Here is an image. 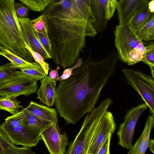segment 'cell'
I'll return each mask as SVG.
<instances>
[{
    "label": "cell",
    "instance_id": "6da1fadb",
    "mask_svg": "<svg viewBox=\"0 0 154 154\" xmlns=\"http://www.w3.org/2000/svg\"><path fill=\"white\" fill-rule=\"evenodd\" d=\"M117 61L110 54L101 60L95 61L90 52L69 78L60 81L54 103L60 117L69 124H75L91 112L104 86L115 73Z\"/></svg>",
    "mask_w": 154,
    "mask_h": 154
},
{
    "label": "cell",
    "instance_id": "7a4b0ae2",
    "mask_svg": "<svg viewBox=\"0 0 154 154\" xmlns=\"http://www.w3.org/2000/svg\"><path fill=\"white\" fill-rule=\"evenodd\" d=\"M14 3V0H0V45L27 61L32 62L34 59L25 47Z\"/></svg>",
    "mask_w": 154,
    "mask_h": 154
},
{
    "label": "cell",
    "instance_id": "3957f363",
    "mask_svg": "<svg viewBox=\"0 0 154 154\" xmlns=\"http://www.w3.org/2000/svg\"><path fill=\"white\" fill-rule=\"evenodd\" d=\"M113 103L110 98H105L97 107L88 113L79 131L69 145L65 154H88L99 122Z\"/></svg>",
    "mask_w": 154,
    "mask_h": 154
},
{
    "label": "cell",
    "instance_id": "277c9868",
    "mask_svg": "<svg viewBox=\"0 0 154 154\" xmlns=\"http://www.w3.org/2000/svg\"><path fill=\"white\" fill-rule=\"evenodd\" d=\"M115 45L119 59L132 65L141 61L145 50L142 41L128 25L117 26L114 32Z\"/></svg>",
    "mask_w": 154,
    "mask_h": 154
},
{
    "label": "cell",
    "instance_id": "5b68a950",
    "mask_svg": "<svg viewBox=\"0 0 154 154\" xmlns=\"http://www.w3.org/2000/svg\"><path fill=\"white\" fill-rule=\"evenodd\" d=\"M23 118L21 109L17 114L7 117L1 125V128L14 145L29 148L36 146L41 140V136L22 124Z\"/></svg>",
    "mask_w": 154,
    "mask_h": 154
},
{
    "label": "cell",
    "instance_id": "8992f818",
    "mask_svg": "<svg viewBox=\"0 0 154 154\" xmlns=\"http://www.w3.org/2000/svg\"><path fill=\"white\" fill-rule=\"evenodd\" d=\"M127 83L131 85L140 96L142 100L154 115V79L141 71L131 69L122 70Z\"/></svg>",
    "mask_w": 154,
    "mask_h": 154
},
{
    "label": "cell",
    "instance_id": "52a82bcc",
    "mask_svg": "<svg viewBox=\"0 0 154 154\" xmlns=\"http://www.w3.org/2000/svg\"><path fill=\"white\" fill-rule=\"evenodd\" d=\"M37 81L23 73L15 70L0 83V96H28L37 91Z\"/></svg>",
    "mask_w": 154,
    "mask_h": 154
},
{
    "label": "cell",
    "instance_id": "ba28073f",
    "mask_svg": "<svg viewBox=\"0 0 154 154\" xmlns=\"http://www.w3.org/2000/svg\"><path fill=\"white\" fill-rule=\"evenodd\" d=\"M147 107L146 103H143L132 108L127 111L124 120L120 125L117 132L119 145L128 149L133 145L136 124Z\"/></svg>",
    "mask_w": 154,
    "mask_h": 154
},
{
    "label": "cell",
    "instance_id": "9c48e42d",
    "mask_svg": "<svg viewBox=\"0 0 154 154\" xmlns=\"http://www.w3.org/2000/svg\"><path fill=\"white\" fill-rule=\"evenodd\" d=\"M58 123L52 122L40 134L41 140L51 154L66 153L68 144V136L65 132L61 134Z\"/></svg>",
    "mask_w": 154,
    "mask_h": 154
},
{
    "label": "cell",
    "instance_id": "30bf717a",
    "mask_svg": "<svg viewBox=\"0 0 154 154\" xmlns=\"http://www.w3.org/2000/svg\"><path fill=\"white\" fill-rule=\"evenodd\" d=\"M116 127L112 114L110 112L106 111L99 122L88 154H97L101 144L110 134L114 133Z\"/></svg>",
    "mask_w": 154,
    "mask_h": 154
},
{
    "label": "cell",
    "instance_id": "8fae6325",
    "mask_svg": "<svg viewBox=\"0 0 154 154\" xmlns=\"http://www.w3.org/2000/svg\"><path fill=\"white\" fill-rule=\"evenodd\" d=\"M149 0H120L117 10L119 25L128 24L137 14L148 8Z\"/></svg>",
    "mask_w": 154,
    "mask_h": 154
},
{
    "label": "cell",
    "instance_id": "7c38bea8",
    "mask_svg": "<svg viewBox=\"0 0 154 154\" xmlns=\"http://www.w3.org/2000/svg\"><path fill=\"white\" fill-rule=\"evenodd\" d=\"M25 42L32 50L39 54L44 60L52 59L41 44L30 23L29 18H18Z\"/></svg>",
    "mask_w": 154,
    "mask_h": 154
},
{
    "label": "cell",
    "instance_id": "4fadbf2b",
    "mask_svg": "<svg viewBox=\"0 0 154 154\" xmlns=\"http://www.w3.org/2000/svg\"><path fill=\"white\" fill-rule=\"evenodd\" d=\"M57 81L47 75L40 80L41 85L37 92V98L48 107L52 106L55 101Z\"/></svg>",
    "mask_w": 154,
    "mask_h": 154
},
{
    "label": "cell",
    "instance_id": "5bb4252c",
    "mask_svg": "<svg viewBox=\"0 0 154 154\" xmlns=\"http://www.w3.org/2000/svg\"><path fill=\"white\" fill-rule=\"evenodd\" d=\"M154 115L149 116L143 130L135 144L129 149L128 154H145L148 148L150 135L154 125Z\"/></svg>",
    "mask_w": 154,
    "mask_h": 154
},
{
    "label": "cell",
    "instance_id": "9a60e30c",
    "mask_svg": "<svg viewBox=\"0 0 154 154\" xmlns=\"http://www.w3.org/2000/svg\"><path fill=\"white\" fill-rule=\"evenodd\" d=\"M25 109L37 118L45 121L58 122L57 112L54 108L31 101Z\"/></svg>",
    "mask_w": 154,
    "mask_h": 154
},
{
    "label": "cell",
    "instance_id": "2e32d148",
    "mask_svg": "<svg viewBox=\"0 0 154 154\" xmlns=\"http://www.w3.org/2000/svg\"><path fill=\"white\" fill-rule=\"evenodd\" d=\"M91 7L93 13L95 22L93 24L96 30L103 31L107 27L105 8V0H91Z\"/></svg>",
    "mask_w": 154,
    "mask_h": 154
},
{
    "label": "cell",
    "instance_id": "e0dca14e",
    "mask_svg": "<svg viewBox=\"0 0 154 154\" xmlns=\"http://www.w3.org/2000/svg\"><path fill=\"white\" fill-rule=\"evenodd\" d=\"M0 122V154H35L30 148L19 147L14 145L1 127Z\"/></svg>",
    "mask_w": 154,
    "mask_h": 154
},
{
    "label": "cell",
    "instance_id": "ac0fdd59",
    "mask_svg": "<svg viewBox=\"0 0 154 154\" xmlns=\"http://www.w3.org/2000/svg\"><path fill=\"white\" fill-rule=\"evenodd\" d=\"M22 124L29 130L40 135L42 132L52 122L42 120L28 112L25 108L22 109Z\"/></svg>",
    "mask_w": 154,
    "mask_h": 154
},
{
    "label": "cell",
    "instance_id": "d6986e66",
    "mask_svg": "<svg viewBox=\"0 0 154 154\" xmlns=\"http://www.w3.org/2000/svg\"><path fill=\"white\" fill-rule=\"evenodd\" d=\"M0 55L8 59L15 69L32 68L39 64L36 61L32 63L27 61L5 47L0 45Z\"/></svg>",
    "mask_w": 154,
    "mask_h": 154
},
{
    "label": "cell",
    "instance_id": "ffe728a7",
    "mask_svg": "<svg viewBox=\"0 0 154 154\" xmlns=\"http://www.w3.org/2000/svg\"><path fill=\"white\" fill-rule=\"evenodd\" d=\"M73 7L87 21L94 24L95 18L91 7V0H71Z\"/></svg>",
    "mask_w": 154,
    "mask_h": 154
},
{
    "label": "cell",
    "instance_id": "44dd1931",
    "mask_svg": "<svg viewBox=\"0 0 154 154\" xmlns=\"http://www.w3.org/2000/svg\"><path fill=\"white\" fill-rule=\"evenodd\" d=\"M17 97L0 96V109L8 111L12 115L18 112L23 106L20 104Z\"/></svg>",
    "mask_w": 154,
    "mask_h": 154
},
{
    "label": "cell",
    "instance_id": "7402d4cb",
    "mask_svg": "<svg viewBox=\"0 0 154 154\" xmlns=\"http://www.w3.org/2000/svg\"><path fill=\"white\" fill-rule=\"evenodd\" d=\"M154 14V13L150 12L147 8L136 14L129 22L128 25L136 31L146 24Z\"/></svg>",
    "mask_w": 154,
    "mask_h": 154
},
{
    "label": "cell",
    "instance_id": "603a6c76",
    "mask_svg": "<svg viewBox=\"0 0 154 154\" xmlns=\"http://www.w3.org/2000/svg\"><path fill=\"white\" fill-rule=\"evenodd\" d=\"M138 37L142 41L154 39V14L145 25L135 31Z\"/></svg>",
    "mask_w": 154,
    "mask_h": 154
},
{
    "label": "cell",
    "instance_id": "cb8c5ba5",
    "mask_svg": "<svg viewBox=\"0 0 154 154\" xmlns=\"http://www.w3.org/2000/svg\"><path fill=\"white\" fill-rule=\"evenodd\" d=\"M141 61L149 66L152 76L154 78V42H152L145 46V50Z\"/></svg>",
    "mask_w": 154,
    "mask_h": 154
},
{
    "label": "cell",
    "instance_id": "d4e9b609",
    "mask_svg": "<svg viewBox=\"0 0 154 154\" xmlns=\"http://www.w3.org/2000/svg\"><path fill=\"white\" fill-rule=\"evenodd\" d=\"M30 24L34 30L38 33L48 32L47 18L43 13L37 18L30 20Z\"/></svg>",
    "mask_w": 154,
    "mask_h": 154
},
{
    "label": "cell",
    "instance_id": "484cf974",
    "mask_svg": "<svg viewBox=\"0 0 154 154\" xmlns=\"http://www.w3.org/2000/svg\"><path fill=\"white\" fill-rule=\"evenodd\" d=\"M32 11H42L54 0H19Z\"/></svg>",
    "mask_w": 154,
    "mask_h": 154
},
{
    "label": "cell",
    "instance_id": "4316f807",
    "mask_svg": "<svg viewBox=\"0 0 154 154\" xmlns=\"http://www.w3.org/2000/svg\"><path fill=\"white\" fill-rule=\"evenodd\" d=\"M20 70L24 74L37 81L46 75L43 68L40 64L33 68Z\"/></svg>",
    "mask_w": 154,
    "mask_h": 154
},
{
    "label": "cell",
    "instance_id": "83f0119b",
    "mask_svg": "<svg viewBox=\"0 0 154 154\" xmlns=\"http://www.w3.org/2000/svg\"><path fill=\"white\" fill-rule=\"evenodd\" d=\"M25 47L31 53L33 59L35 61L39 64L43 68L45 74L48 75L50 69L49 63L45 62L42 56L39 54L32 50L31 48L25 42Z\"/></svg>",
    "mask_w": 154,
    "mask_h": 154
},
{
    "label": "cell",
    "instance_id": "f1b7e54d",
    "mask_svg": "<svg viewBox=\"0 0 154 154\" xmlns=\"http://www.w3.org/2000/svg\"><path fill=\"white\" fill-rule=\"evenodd\" d=\"M118 2L117 0H105L106 16L108 21L113 16Z\"/></svg>",
    "mask_w": 154,
    "mask_h": 154
},
{
    "label": "cell",
    "instance_id": "f546056e",
    "mask_svg": "<svg viewBox=\"0 0 154 154\" xmlns=\"http://www.w3.org/2000/svg\"><path fill=\"white\" fill-rule=\"evenodd\" d=\"M15 70L11 63L0 66V83L10 77Z\"/></svg>",
    "mask_w": 154,
    "mask_h": 154
},
{
    "label": "cell",
    "instance_id": "4dcf8cb0",
    "mask_svg": "<svg viewBox=\"0 0 154 154\" xmlns=\"http://www.w3.org/2000/svg\"><path fill=\"white\" fill-rule=\"evenodd\" d=\"M14 8L17 18H25L28 16L29 9L24 3H15Z\"/></svg>",
    "mask_w": 154,
    "mask_h": 154
},
{
    "label": "cell",
    "instance_id": "1f68e13d",
    "mask_svg": "<svg viewBox=\"0 0 154 154\" xmlns=\"http://www.w3.org/2000/svg\"><path fill=\"white\" fill-rule=\"evenodd\" d=\"M34 32L41 44L45 49L47 52L51 56V46L48 38V32L38 33L35 31Z\"/></svg>",
    "mask_w": 154,
    "mask_h": 154
},
{
    "label": "cell",
    "instance_id": "d6a6232c",
    "mask_svg": "<svg viewBox=\"0 0 154 154\" xmlns=\"http://www.w3.org/2000/svg\"><path fill=\"white\" fill-rule=\"evenodd\" d=\"M82 62V58H79L74 65L66 69L63 71L62 75L59 76L57 81H60L69 78L71 75L73 70L81 65Z\"/></svg>",
    "mask_w": 154,
    "mask_h": 154
},
{
    "label": "cell",
    "instance_id": "836d02e7",
    "mask_svg": "<svg viewBox=\"0 0 154 154\" xmlns=\"http://www.w3.org/2000/svg\"><path fill=\"white\" fill-rule=\"evenodd\" d=\"M112 134H110L101 145L97 154H109V147L111 137Z\"/></svg>",
    "mask_w": 154,
    "mask_h": 154
},
{
    "label": "cell",
    "instance_id": "e575fe53",
    "mask_svg": "<svg viewBox=\"0 0 154 154\" xmlns=\"http://www.w3.org/2000/svg\"><path fill=\"white\" fill-rule=\"evenodd\" d=\"M60 68L58 67L55 69L53 70L51 69L49 73V76L53 79L56 80L57 81L59 76L58 72V69Z\"/></svg>",
    "mask_w": 154,
    "mask_h": 154
},
{
    "label": "cell",
    "instance_id": "d590c367",
    "mask_svg": "<svg viewBox=\"0 0 154 154\" xmlns=\"http://www.w3.org/2000/svg\"><path fill=\"white\" fill-rule=\"evenodd\" d=\"M148 8L150 12L154 13V0L149 1L148 5Z\"/></svg>",
    "mask_w": 154,
    "mask_h": 154
},
{
    "label": "cell",
    "instance_id": "8d00e7d4",
    "mask_svg": "<svg viewBox=\"0 0 154 154\" xmlns=\"http://www.w3.org/2000/svg\"><path fill=\"white\" fill-rule=\"evenodd\" d=\"M148 147L150 151L153 153H154V141L153 139L150 140L149 142Z\"/></svg>",
    "mask_w": 154,
    "mask_h": 154
},
{
    "label": "cell",
    "instance_id": "74e56055",
    "mask_svg": "<svg viewBox=\"0 0 154 154\" xmlns=\"http://www.w3.org/2000/svg\"></svg>",
    "mask_w": 154,
    "mask_h": 154
}]
</instances>
